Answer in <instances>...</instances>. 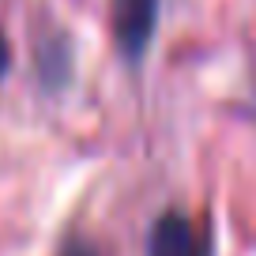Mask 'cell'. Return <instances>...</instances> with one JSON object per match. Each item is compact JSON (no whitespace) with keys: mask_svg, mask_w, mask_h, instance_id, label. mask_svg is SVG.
Listing matches in <instances>:
<instances>
[{"mask_svg":"<svg viewBox=\"0 0 256 256\" xmlns=\"http://www.w3.org/2000/svg\"><path fill=\"white\" fill-rule=\"evenodd\" d=\"M158 0H113V42L128 64H140L154 42Z\"/></svg>","mask_w":256,"mask_h":256,"instance_id":"1","label":"cell"},{"mask_svg":"<svg viewBox=\"0 0 256 256\" xmlns=\"http://www.w3.org/2000/svg\"><path fill=\"white\" fill-rule=\"evenodd\" d=\"M147 256H211V234L184 211H162L147 238Z\"/></svg>","mask_w":256,"mask_h":256,"instance_id":"2","label":"cell"},{"mask_svg":"<svg viewBox=\"0 0 256 256\" xmlns=\"http://www.w3.org/2000/svg\"><path fill=\"white\" fill-rule=\"evenodd\" d=\"M8 68H12V46H8V38H4V30H0V80L8 76Z\"/></svg>","mask_w":256,"mask_h":256,"instance_id":"4","label":"cell"},{"mask_svg":"<svg viewBox=\"0 0 256 256\" xmlns=\"http://www.w3.org/2000/svg\"><path fill=\"white\" fill-rule=\"evenodd\" d=\"M60 256H98V248L87 245V241H68V245L60 248Z\"/></svg>","mask_w":256,"mask_h":256,"instance_id":"3","label":"cell"}]
</instances>
